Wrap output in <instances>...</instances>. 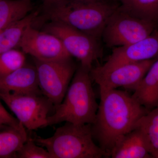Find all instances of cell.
<instances>
[{
    "label": "cell",
    "mask_w": 158,
    "mask_h": 158,
    "mask_svg": "<svg viewBox=\"0 0 158 158\" xmlns=\"http://www.w3.org/2000/svg\"><path fill=\"white\" fill-rule=\"evenodd\" d=\"M119 6L109 0L96 2L72 1L42 6L38 24L63 23L99 40L109 19Z\"/></svg>",
    "instance_id": "obj_2"
},
{
    "label": "cell",
    "mask_w": 158,
    "mask_h": 158,
    "mask_svg": "<svg viewBox=\"0 0 158 158\" xmlns=\"http://www.w3.org/2000/svg\"><path fill=\"white\" fill-rule=\"evenodd\" d=\"M34 10L32 1L0 0V32Z\"/></svg>",
    "instance_id": "obj_17"
},
{
    "label": "cell",
    "mask_w": 158,
    "mask_h": 158,
    "mask_svg": "<svg viewBox=\"0 0 158 158\" xmlns=\"http://www.w3.org/2000/svg\"><path fill=\"white\" fill-rule=\"evenodd\" d=\"M100 93V102L91 129L94 139L108 158L116 143L135 128L149 111L127 91L115 89Z\"/></svg>",
    "instance_id": "obj_1"
},
{
    "label": "cell",
    "mask_w": 158,
    "mask_h": 158,
    "mask_svg": "<svg viewBox=\"0 0 158 158\" xmlns=\"http://www.w3.org/2000/svg\"><path fill=\"white\" fill-rule=\"evenodd\" d=\"M119 8L143 19L158 23V0H117Z\"/></svg>",
    "instance_id": "obj_18"
},
{
    "label": "cell",
    "mask_w": 158,
    "mask_h": 158,
    "mask_svg": "<svg viewBox=\"0 0 158 158\" xmlns=\"http://www.w3.org/2000/svg\"><path fill=\"white\" fill-rule=\"evenodd\" d=\"M42 27V31L58 37L69 54L78 59L80 65L85 69L90 71L94 62L101 57L98 40L58 22H47Z\"/></svg>",
    "instance_id": "obj_6"
},
{
    "label": "cell",
    "mask_w": 158,
    "mask_h": 158,
    "mask_svg": "<svg viewBox=\"0 0 158 158\" xmlns=\"http://www.w3.org/2000/svg\"><path fill=\"white\" fill-rule=\"evenodd\" d=\"M106 1V0H44L42 6H47L55 3L61 2H72V1H83V2H96V1Z\"/></svg>",
    "instance_id": "obj_23"
},
{
    "label": "cell",
    "mask_w": 158,
    "mask_h": 158,
    "mask_svg": "<svg viewBox=\"0 0 158 158\" xmlns=\"http://www.w3.org/2000/svg\"><path fill=\"white\" fill-rule=\"evenodd\" d=\"M158 27L156 23L134 16L118 6L105 26L102 37L109 47H117L140 41Z\"/></svg>",
    "instance_id": "obj_5"
},
{
    "label": "cell",
    "mask_w": 158,
    "mask_h": 158,
    "mask_svg": "<svg viewBox=\"0 0 158 158\" xmlns=\"http://www.w3.org/2000/svg\"><path fill=\"white\" fill-rule=\"evenodd\" d=\"M0 92L19 94H41L35 65L22 67L0 79Z\"/></svg>",
    "instance_id": "obj_12"
},
{
    "label": "cell",
    "mask_w": 158,
    "mask_h": 158,
    "mask_svg": "<svg viewBox=\"0 0 158 158\" xmlns=\"http://www.w3.org/2000/svg\"><path fill=\"white\" fill-rule=\"evenodd\" d=\"M90 72L81 65L77 68L64 99L48 117L45 127L63 122L76 125L93 123L98 105Z\"/></svg>",
    "instance_id": "obj_3"
},
{
    "label": "cell",
    "mask_w": 158,
    "mask_h": 158,
    "mask_svg": "<svg viewBox=\"0 0 158 158\" xmlns=\"http://www.w3.org/2000/svg\"><path fill=\"white\" fill-rule=\"evenodd\" d=\"M0 124L7 125L19 128L23 126L17 118L11 115L4 108L0 101Z\"/></svg>",
    "instance_id": "obj_22"
},
{
    "label": "cell",
    "mask_w": 158,
    "mask_h": 158,
    "mask_svg": "<svg viewBox=\"0 0 158 158\" xmlns=\"http://www.w3.org/2000/svg\"></svg>",
    "instance_id": "obj_25"
},
{
    "label": "cell",
    "mask_w": 158,
    "mask_h": 158,
    "mask_svg": "<svg viewBox=\"0 0 158 158\" xmlns=\"http://www.w3.org/2000/svg\"><path fill=\"white\" fill-rule=\"evenodd\" d=\"M28 1H32V0H28Z\"/></svg>",
    "instance_id": "obj_24"
},
{
    "label": "cell",
    "mask_w": 158,
    "mask_h": 158,
    "mask_svg": "<svg viewBox=\"0 0 158 158\" xmlns=\"http://www.w3.org/2000/svg\"><path fill=\"white\" fill-rule=\"evenodd\" d=\"M18 48L26 54L40 61H58L72 58L58 37L40 31L33 26L26 29Z\"/></svg>",
    "instance_id": "obj_10"
},
{
    "label": "cell",
    "mask_w": 158,
    "mask_h": 158,
    "mask_svg": "<svg viewBox=\"0 0 158 158\" xmlns=\"http://www.w3.org/2000/svg\"><path fill=\"white\" fill-rule=\"evenodd\" d=\"M40 14L39 10L33 11L22 19L18 21L0 32V55L18 48L26 29L34 26Z\"/></svg>",
    "instance_id": "obj_15"
},
{
    "label": "cell",
    "mask_w": 158,
    "mask_h": 158,
    "mask_svg": "<svg viewBox=\"0 0 158 158\" xmlns=\"http://www.w3.org/2000/svg\"><path fill=\"white\" fill-rule=\"evenodd\" d=\"M16 158H52L47 150L39 147L34 139L28 137L16 155Z\"/></svg>",
    "instance_id": "obj_21"
},
{
    "label": "cell",
    "mask_w": 158,
    "mask_h": 158,
    "mask_svg": "<svg viewBox=\"0 0 158 158\" xmlns=\"http://www.w3.org/2000/svg\"><path fill=\"white\" fill-rule=\"evenodd\" d=\"M94 139L91 124L76 125L66 122L58 128L52 137H37L34 140L45 147L52 158H107Z\"/></svg>",
    "instance_id": "obj_4"
},
{
    "label": "cell",
    "mask_w": 158,
    "mask_h": 158,
    "mask_svg": "<svg viewBox=\"0 0 158 158\" xmlns=\"http://www.w3.org/2000/svg\"><path fill=\"white\" fill-rule=\"evenodd\" d=\"M132 96L148 111L158 107V58L135 88Z\"/></svg>",
    "instance_id": "obj_14"
},
{
    "label": "cell",
    "mask_w": 158,
    "mask_h": 158,
    "mask_svg": "<svg viewBox=\"0 0 158 158\" xmlns=\"http://www.w3.org/2000/svg\"><path fill=\"white\" fill-rule=\"evenodd\" d=\"M34 60L40 89L55 107L64 99L77 68L76 65L72 58L54 61Z\"/></svg>",
    "instance_id": "obj_7"
},
{
    "label": "cell",
    "mask_w": 158,
    "mask_h": 158,
    "mask_svg": "<svg viewBox=\"0 0 158 158\" xmlns=\"http://www.w3.org/2000/svg\"><path fill=\"white\" fill-rule=\"evenodd\" d=\"M157 59L123 64L107 70L95 67L90 71V77L98 85L100 91L118 88L134 90Z\"/></svg>",
    "instance_id": "obj_9"
},
{
    "label": "cell",
    "mask_w": 158,
    "mask_h": 158,
    "mask_svg": "<svg viewBox=\"0 0 158 158\" xmlns=\"http://www.w3.org/2000/svg\"><path fill=\"white\" fill-rule=\"evenodd\" d=\"M26 63V54L17 48L0 55V79L22 67Z\"/></svg>",
    "instance_id": "obj_20"
},
{
    "label": "cell",
    "mask_w": 158,
    "mask_h": 158,
    "mask_svg": "<svg viewBox=\"0 0 158 158\" xmlns=\"http://www.w3.org/2000/svg\"><path fill=\"white\" fill-rule=\"evenodd\" d=\"M112 158H152L146 139L141 130L135 127L125 135L110 152Z\"/></svg>",
    "instance_id": "obj_13"
},
{
    "label": "cell",
    "mask_w": 158,
    "mask_h": 158,
    "mask_svg": "<svg viewBox=\"0 0 158 158\" xmlns=\"http://www.w3.org/2000/svg\"><path fill=\"white\" fill-rule=\"evenodd\" d=\"M28 137L24 126L17 128L0 124V158H16Z\"/></svg>",
    "instance_id": "obj_16"
},
{
    "label": "cell",
    "mask_w": 158,
    "mask_h": 158,
    "mask_svg": "<svg viewBox=\"0 0 158 158\" xmlns=\"http://www.w3.org/2000/svg\"><path fill=\"white\" fill-rule=\"evenodd\" d=\"M158 28L148 37L140 41L114 48L106 62L104 65L97 67L102 70H107L123 64L157 59Z\"/></svg>",
    "instance_id": "obj_11"
},
{
    "label": "cell",
    "mask_w": 158,
    "mask_h": 158,
    "mask_svg": "<svg viewBox=\"0 0 158 158\" xmlns=\"http://www.w3.org/2000/svg\"><path fill=\"white\" fill-rule=\"evenodd\" d=\"M2 100L29 131L45 127L47 119L55 106L42 94H19L0 92Z\"/></svg>",
    "instance_id": "obj_8"
},
{
    "label": "cell",
    "mask_w": 158,
    "mask_h": 158,
    "mask_svg": "<svg viewBox=\"0 0 158 158\" xmlns=\"http://www.w3.org/2000/svg\"><path fill=\"white\" fill-rule=\"evenodd\" d=\"M136 127L143 133L152 158H158V107L141 117Z\"/></svg>",
    "instance_id": "obj_19"
}]
</instances>
